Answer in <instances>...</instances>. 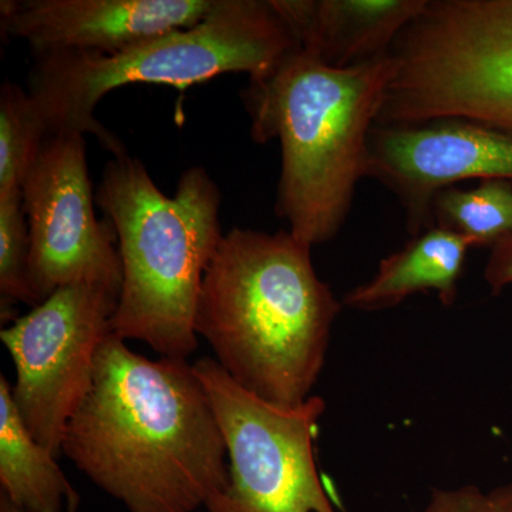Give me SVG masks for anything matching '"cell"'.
<instances>
[{"instance_id": "obj_8", "label": "cell", "mask_w": 512, "mask_h": 512, "mask_svg": "<svg viewBox=\"0 0 512 512\" xmlns=\"http://www.w3.org/2000/svg\"><path fill=\"white\" fill-rule=\"evenodd\" d=\"M119 293L103 285L62 286L0 332L12 357V399L37 443L60 456L64 431L93 384Z\"/></svg>"}, {"instance_id": "obj_16", "label": "cell", "mask_w": 512, "mask_h": 512, "mask_svg": "<svg viewBox=\"0 0 512 512\" xmlns=\"http://www.w3.org/2000/svg\"><path fill=\"white\" fill-rule=\"evenodd\" d=\"M49 137L39 107L19 84L0 89V195L22 191Z\"/></svg>"}, {"instance_id": "obj_9", "label": "cell", "mask_w": 512, "mask_h": 512, "mask_svg": "<svg viewBox=\"0 0 512 512\" xmlns=\"http://www.w3.org/2000/svg\"><path fill=\"white\" fill-rule=\"evenodd\" d=\"M30 234L29 285L36 305L62 286L121 292L117 232L96 217V192L82 134L47 137L22 188Z\"/></svg>"}, {"instance_id": "obj_12", "label": "cell", "mask_w": 512, "mask_h": 512, "mask_svg": "<svg viewBox=\"0 0 512 512\" xmlns=\"http://www.w3.org/2000/svg\"><path fill=\"white\" fill-rule=\"evenodd\" d=\"M429 0H271L299 50L333 69L389 55Z\"/></svg>"}, {"instance_id": "obj_15", "label": "cell", "mask_w": 512, "mask_h": 512, "mask_svg": "<svg viewBox=\"0 0 512 512\" xmlns=\"http://www.w3.org/2000/svg\"><path fill=\"white\" fill-rule=\"evenodd\" d=\"M433 227L456 231L474 248H493L512 235V183L480 181L473 188L450 187L431 205Z\"/></svg>"}, {"instance_id": "obj_1", "label": "cell", "mask_w": 512, "mask_h": 512, "mask_svg": "<svg viewBox=\"0 0 512 512\" xmlns=\"http://www.w3.org/2000/svg\"><path fill=\"white\" fill-rule=\"evenodd\" d=\"M60 453L128 512H195L228 485L224 436L194 365L148 359L114 333Z\"/></svg>"}, {"instance_id": "obj_18", "label": "cell", "mask_w": 512, "mask_h": 512, "mask_svg": "<svg viewBox=\"0 0 512 512\" xmlns=\"http://www.w3.org/2000/svg\"><path fill=\"white\" fill-rule=\"evenodd\" d=\"M423 512H512V483L483 491L477 485L434 488Z\"/></svg>"}, {"instance_id": "obj_2", "label": "cell", "mask_w": 512, "mask_h": 512, "mask_svg": "<svg viewBox=\"0 0 512 512\" xmlns=\"http://www.w3.org/2000/svg\"><path fill=\"white\" fill-rule=\"evenodd\" d=\"M311 249L289 231L231 229L205 271L195 312V332L218 365L281 406L313 396L342 311Z\"/></svg>"}, {"instance_id": "obj_6", "label": "cell", "mask_w": 512, "mask_h": 512, "mask_svg": "<svg viewBox=\"0 0 512 512\" xmlns=\"http://www.w3.org/2000/svg\"><path fill=\"white\" fill-rule=\"evenodd\" d=\"M392 56L377 123L461 119L512 134V0H429Z\"/></svg>"}, {"instance_id": "obj_19", "label": "cell", "mask_w": 512, "mask_h": 512, "mask_svg": "<svg viewBox=\"0 0 512 512\" xmlns=\"http://www.w3.org/2000/svg\"><path fill=\"white\" fill-rule=\"evenodd\" d=\"M484 279L493 293H500L512 285V235L501 239L491 248Z\"/></svg>"}, {"instance_id": "obj_13", "label": "cell", "mask_w": 512, "mask_h": 512, "mask_svg": "<svg viewBox=\"0 0 512 512\" xmlns=\"http://www.w3.org/2000/svg\"><path fill=\"white\" fill-rule=\"evenodd\" d=\"M471 248L470 239L456 231L426 229L382 259L372 279L346 293L343 305L376 312L394 308L416 293L436 292L443 305L451 306Z\"/></svg>"}, {"instance_id": "obj_14", "label": "cell", "mask_w": 512, "mask_h": 512, "mask_svg": "<svg viewBox=\"0 0 512 512\" xmlns=\"http://www.w3.org/2000/svg\"><path fill=\"white\" fill-rule=\"evenodd\" d=\"M0 488L23 512H76L80 501L55 454L37 443L20 419L5 375H0Z\"/></svg>"}, {"instance_id": "obj_10", "label": "cell", "mask_w": 512, "mask_h": 512, "mask_svg": "<svg viewBox=\"0 0 512 512\" xmlns=\"http://www.w3.org/2000/svg\"><path fill=\"white\" fill-rule=\"evenodd\" d=\"M367 177L399 198L412 237L433 227L439 192L468 180L512 183V134L461 119L375 124Z\"/></svg>"}, {"instance_id": "obj_3", "label": "cell", "mask_w": 512, "mask_h": 512, "mask_svg": "<svg viewBox=\"0 0 512 512\" xmlns=\"http://www.w3.org/2000/svg\"><path fill=\"white\" fill-rule=\"evenodd\" d=\"M394 73L392 53L333 69L296 49L241 92L252 140L281 143L276 214L311 247L335 238L348 218Z\"/></svg>"}, {"instance_id": "obj_7", "label": "cell", "mask_w": 512, "mask_h": 512, "mask_svg": "<svg viewBox=\"0 0 512 512\" xmlns=\"http://www.w3.org/2000/svg\"><path fill=\"white\" fill-rule=\"evenodd\" d=\"M194 365L214 407L228 456V485L207 512H336L316 463L320 396L299 406L268 402L239 386L217 360Z\"/></svg>"}, {"instance_id": "obj_17", "label": "cell", "mask_w": 512, "mask_h": 512, "mask_svg": "<svg viewBox=\"0 0 512 512\" xmlns=\"http://www.w3.org/2000/svg\"><path fill=\"white\" fill-rule=\"evenodd\" d=\"M30 234L23 192L0 195V295L2 306L23 302L36 306L29 285Z\"/></svg>"}, {"instance_id": "obj_11", "label": "cell", "mask_w": 512, "mask_h": 512, "mask_svg": "<svg viewBox=\"0 0 512 512\" xmlns=\"http://www.w3.org/2000/svg\"><path fill=\"white\" fill-rule=\"evenodd\" d=\"M218 0H3L9 35L32 55L93 52L111 56L138 43L197 26Z\"/></svg>"}, {"instance_id": "obj_4", "label": "cell", "mask_w": 512, "mask_h": 512, "mask_svg": "<svg viewBox=\"0 0 512 512\" xmlns=\"http://www.w3.org/2000/svg\"><path fill=\"white\" fill-rule=\"evenodd\" d=\"M221 202L220 188L198 165L167 197L138 158L107 161L96 205L116 228L123 268L114 335L170 359L188 360L197 350L202 279L224 238Z\"/></svg>"}, {"instance_id": "obj_5", "label": "cell", "mask_w": 512, "mask_h": 512, "mask_svg": "<svg viewBox=\"0 0 512 512\" xmlns=\"http://www.w3.org/2000/svg\"><path fill=\"white\" fill-rule=\"evenodd\" d=\"M296 49L271 0H218L197 26L153 37L117 55L70 50L35 55L26 90L49 136L90 134L120 157L128 154L123 141L94 114L113 90L130 84L190 87L227 73L259 79Z\"/></svg>"}]
</instances>
